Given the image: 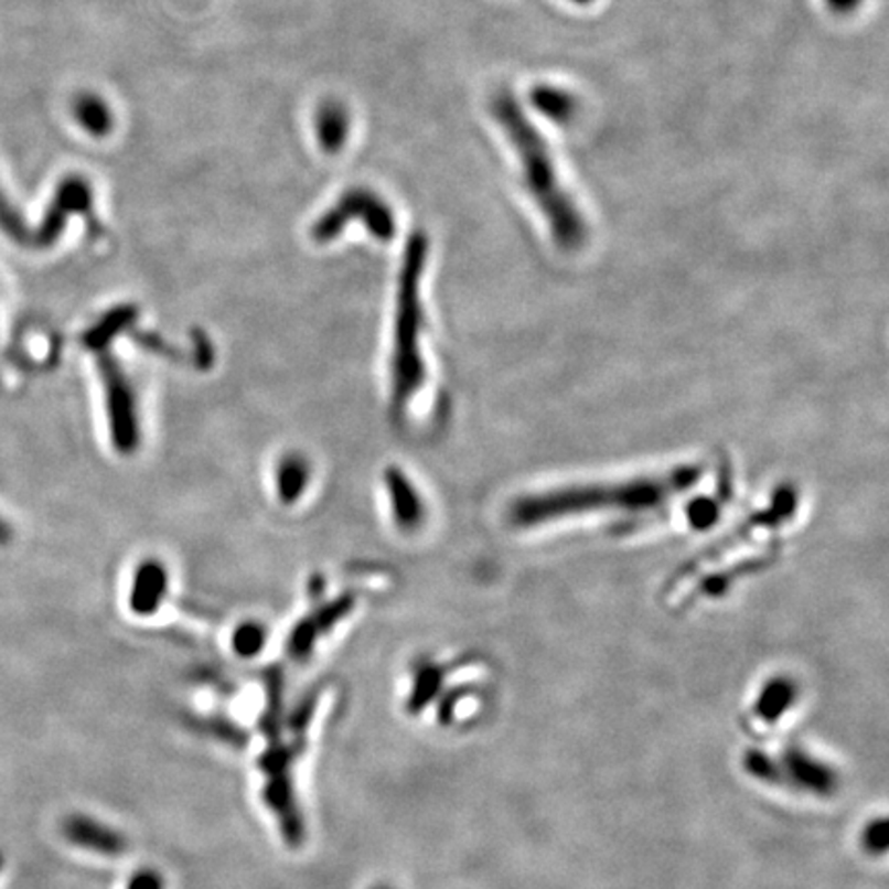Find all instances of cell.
Returning <instances> with one entry per match:
<instances>
[{"mask_svg": "<svg viewBox=\"0 0 889 889\" xmlns=\"http://www.w3.org/2000/svg\"><path fill=\"white\" fill-rule=\"evenodd\" d=\"M703 475L700 465H679L663 474L641 475L618 482L572 484L553 491L534 492L513 501L508 523L515 529L565 522L587 515H651L670 505L679 492L690 491Z\"/></svg>", "mask_w": 889, "mask_h": 889, "instance_id": "1", "label": "cell"}, {"mask_svg": "<svg viewBox=\"0 0 889 889\" xmlns=\"http://www.w3.org/2000/svg\"><path fill=\"white\" fill-rule=\"evenodd\" d=\"M492 114L505 130L506 139L515 144L525 185L546 216L556 246L567 251L579 249L587 237V225L558 180L546 142L537 135L534 124L523 116L522 108L511 95H499L492 101Z\"/></svg>", "mask_w": 889, "mask_h": 889, "instance_id": "2", "label": "cell"}, {"mask_svg": "<svg viewBox=\"0 0 889 889\" xmlns=\"http://www.w3.org/2000/svg\"><path fill=\"white\" fill-rule=\"evenodd\" d=\"M429 244L422 233H415L404 251L396 301V332H394V401L404 406L425 384V363L420 354L422 303L420 278L425 272Z\"/></svg>", "mask_w": 889, "mask_h": 889, "instance_id": "3", "label": "cell"}, {"mask_svg": "<svg viewBox=\"0 0 889 889\" xmlns=\"http://www.w3.org/2000/svg\"><path fill=\"white\" fill-rule=\"evenodd\" d=\"M306 748V737L292 739L291 743L282 739H272L266 751H261V772L266 776L264 801L277 815L278 828L282 832L285 843L291 848H299L306 840V822L299 810V801L292 786V764Z\"/></svg>", "mask_w": 889, "mask_h": 889, "instance_id": "4", "label": "cell"}, {"mask_svg": "<svg viewBox=\"0 0 889 889\" xmlns=\"http://www.w3.org/2000/svg\"><path fill=\"white\" fill-rule=\"evenodd\" d=\"M353 221L365 223L368 233L379 242H389L398 229L396 216L379 194L368 188H351L313 223L311 239L318 244L334 242Z\"/></svg>", "mask_w": 889, "mask_h": 889, "instance_id": "5", "label": "cell"}, {"mask_svg": "<svg viewBox=\"0 0 889 889\" xmlns=\"http://www.w3.org/2000/svg\"><path fill=\"white\" fill-rule=\"evenodd\" d=\"M99 371L106 389V408H108L109 435L114 449L124 456L135 453L140 441L137 399L132 385L124 375L122 367L116 358L104 354L99 358Z\"/></svg>", "mask_w": 889, "mask_h": 889, "instance_id": "6", "label": "cell"}, {"mask_svg": "<svg viewBox=\"0 0 889 889\" xmlns=\"http://www.w3.org/2000/svg\"><path fill=\"white\" fill-rule=\"evenodd\" d=\"M92 213L93 190L89 180L77 173L62 178L42 225L35 231H31V246L40 247V249L54 246L71 216H89Z\"/></svg>", "mask_w": 889, "mask_h": 889, "instance_id": "7", "label": "cell"}, {"mask_svg": "<svg viewBox=\"0 0 889 889\" xmlns=\"http://www.w3.org/2000/svg\"><path fill=\"white\" fill-rule=\"evenodd\" d=\"M784 782L817 797H832L838 791V772L801 748H786L781 758Z\"/></svg>", "mask_w": 889, "mask_h": 889, "instance_id": "8", "label": "cell"}, {"mask_svg": "<svg viewBox=\"0 0 889 889\" xmlns=\"http://www.w3.org/2000/svg\"><path fill=\"white\" fill-rule=\"evenodd\" d=\"M62 836L78 848L106 857H120L128 850V840L124 834L83 813L68 815L62 822Z\"/></svg>", "mask_w": 889, "mask_h": 889, "instance_id": "9", "label": "cell"}, {"mask_svg": "<svg viewBox=\"0 0 889 889\" xmlns=\"http://www.w3.org/2000/svg\"><path fill=\"white\" fill-rule=\"evenodd\" d=\"M353 598H349V596L338 598L330 606H325L322 610L311 613L303 622H299L292 629L289 644H287L292 660L306 661L311 655V651L315 649L318 639L334 629L342 618H346L353 610Z\"/></svg>", "mask_w": 889, "mask_h": 889, "instance_id": "10", "label": "cell"}, {"mask_svg": "<svg viewBox=\"0 0 889 889\" xmlns=\"http://www.w3.org/2000/svg\"><path fill=\"white\" fill-rule=\"evenodd\" d=\"M315 139L325 154H336L351 139V111L336 99H328L315 109Z\"/></svg>", "mask_w": 889, "mask_h": 889, "instance_id": "11", "label": "cell"}, {"mask_svg": "<svg viewBox=\"0 0 889 889\" xmlns=\"http://www.w3.org/2000/svg\"><path fill=\"white\" fill-rule=\"evenodd\" d=\"M385 486L389 494L394 520L398 522L399 527L416 529L425 517V506L416 492L415 484L398 468H389L385 472Z\"/></svg>", "mask_w": 889, "mask_h": 889, "instance_id": "12", "label": "cell"}, {"mask_svg": "<svg viewBox=\"0 0 889 889\" xmlns=\"http://www.w3.org/2000/svg\"><path fill=\"white\" fill-rule=\"evenodd\" d=\"M168 591V570L157 560L140 565L130 591V608L139 615H151L159 610Z\"/></svg>", "mask_w": 889, "mask_h": 889, "instance_id": "13", "label": "cell"}, {"mask_svg": "<svg viewBox=\"0 0 889 889\" xmlns=\"http://www.w3.org/2000/svg\"><path fill=\"white\" fill-rule=\"evenodd\" d=\"M73 118L93 139H106L111 135L116 120L108 101L97 93H78L73 101Z\"/></svg>", "mask_w": 889, "mask_h": 889, "instance_id": "14", "label": "cell"}, {"mask_svg": "<svg viewBox=\"0 0 889 889\" xmlns=\"http://www.w3.org/2000/svg\"><path fill=\"white\" fill-rule=\"evenodd\" d=\"M799 688L795 679L784 677V675H776L772 679H768L767 684L762 686L760 696L753 705L756 717L764 722H779L784 713L795 705L797 700Z\"/></svg>", "mask_w": 889, "mask_h": 889, "instance_id": "15", "label": "cell"}, {"mask_svg": "<svg viewBox=\"0 0 889 889\" xmlns=\"http://www.w3.org/2000/svg\"><path fill=\"white\" fill-rule=\"evenodd\" d=\"M444 675L447 670L439 663L422 661L416 665L415 684L406 703L410 715H420L443 692Z\"/></svg>", "mask_w": 889, "mask_h": 889, "instance_id": "16", "label": "cell"}, {"mask_svg": "<svg viewBox=\"0 0 889 889\" xmlns=\"http://www.w3.org/2000/svg\"><path fill=\"white\" fill-rule=\"evenodd\" d=\"M137 320V309L130 306L116 307L108 311L101 320L93 323L92 328L83 334V342L89 351H106L109 342L120 336L130 323Z\"/></svg>", "mask_w": 889, "mask_h": 889, "instance_id": "17", "label": "cell"}, {"mask_svg": "<svg viewBox=\"0 0 889 889\" xmlns=\"http://www.w3.org/2000/svg\"><path fill=\"white\" fill-rule=\"evenodd\" d=\"M309 482V463L301 456H287L278 463L277 492L285 505H292L301 499Z\"/></svg>", "mask_w": 889, "mask_h": 889, "instance_id": "18", "label": "cell"}, {"mask_svg": "<svg viewBox=\"0 0 889 889\" xmlns=\"http://www.w3.org/2000/svg\"><path fill=\"white\" fill-rule=\"evenodd\" d=\"M266 690H268V698H266V710L261 715L260 729L264 736L268 737L270 741L278 739L280 736V721H282V674L272 670L266 674Z\"/></svg>", "mask_w": 889, "mask_h": 889, "instance_id": "19", "label": "cell"}, {"mask_svg": "<svg viewBox=\"0 0 889 889\" xmlns=\"http://www.w3.org/2000/svg\"><path fill=\"white\" fill-rule=\"evenodd\" d=\"M534 106L537 111H542L546 118H550L554 122H567L572 118L577 104L575 99L563 89H554V87H537L534 92Z\"/></svg>", "mask_w": 889, "mask_h": 889, "instance_id": "20", "label": "cell"}, {"mask_svg": "<svg viewBox=\"0 0 889 889\" xmlns=\"http://www.w3.org/2000/svg\"><path fill=\"white\" fill-rule=\"evenodd\" d=\"M743 770L756 781L767 784H784L781 762H776L767 751L748 750L743 756Z\"/></svg>", "mask_w": 889, "mask_h": 889, "instance_id": "21", "label": "cell"}, {"mask_svg": "<svg viewBox=\"0 0 889 889\" xmlns=\"http://www.w3.org/2000/svg\"><path fill=\"white\" fill-rule=\"evenodd\" d=\"M266 629L258 622H244L233 632V651L239 657H256L266 646Z\"/></svg>", "mask_w": 889, "mask_h": 889, "instance_id": "22", "label": "cell"}, {"mask_svg": "<svg viewBox=\"0 0 889 889\" xmlns=\"http://www.w3.org/2000/svg\"><path fill=\"white\" fill-rule=\"evenodd\" d=\"M0 231H2L7 237H11L13 242L31 246L30 227L25 225L23 216L17 213L15 206L9 202V199L4 196L2 190H0Z\"/></svg>", "mask_w": 889, "mask_h": 889, "instance_id": "23", "label": "cell"}, {"mask_svg": "<svg viewBox=\"0 0 889 889\" xmlns=\"http://www.w3.org/2000/svg\"><path fill=\"white\" fill-rule=\"evenodd\" d=\"M863 846L871 855H883L888 850V820L877 817L863 829Z\"/></svg>", "mask_w": 889, "mask_h": 889, "instance_id": "24", "label": "cell"}, {"mask_svg": "<svg viewBox=\"0 0 889 889\" xmlns=\"http://www.w3.org/2000/svg\"><path fill=\"white\" fill-rule=\"evenodd\" d=\"M717 515H719V506L715 505L713 501H696V503H692L690 511H688L692 527H698V529H706L710 523L717 520Z\"/></svg>", "mask_w": 889, "mask_h": 889, "instance_id": "25", "label": "cell"}, {"mask_svg": "<svg viewBox=\"0 0 889 889\" xmlns=\"http://www.w3.org/2000/svg\"><path fill=\"white\" fill-rule=\"evenodd\" d=\"M313 710H315V696L311 694V696L303 698L301 706L292 713L289 727H291V731L294 736H303V733H306L307 725H309L311 717H313Z\"/></svg>", "mask_w": 889, "mask_h": 889, "instance_id": "26", "label": "cell"}, {"mask_svg": "<svg viewBox=\"0 0 889 889\" xmlns=\"http://www.w3.org/2000/svg\"><path fill=\"white\" fill-rule=\"evenodd\" d=\"M465 690L468 688H453L451 692H444V696L439 703V710H437V717H439L441 725H449V722L453 721L456 708L460 705L461 698L465 696Z\"/></svg>", "mask_w": 889, "mask_h": 889, "instance_id": "27", "label": "cell"}, {"mask_svg": "<svg viewBox=\"0 0 889 889\" xmlns=\"http://www.w3.org/2000/svg\"><path fill=\"white\" fill-rule=\"evenodd\" d=\"M126 889H165V881L153 869H140L128 879Z\"/></svg>", "mask_w": 889, "mask_h": 889, "instance_id": "28", "label": "cell"}, {"mask_svg": "<svg viewBox=\"0 0 889 889\" xmlns=\"http://www.w3.org/2000/svg\"><path fill=\"white\" fill-rule=\"evenodd\" d=\"M828 4L838 13H848V11L859 7L860 0H828Z\"/></svg>", "mask_w": 889, "mask_h": 889, "instance_id": "29", "label": "cell"}, {"mask_svg": "<svg viewBox=\"0 0 889 889\" xmlns=\"http://www.w3.org/2000/svg\"><path fill=\"white\" fill-rule=\"evenodd\" d=\"M13 539V527L4 517H0V546H9Z\"/></svg>", "mask_w": 889, "mask_h": 889, "instance_id": "30", "label": "cell"}, {"mask_svg": "<svg viewBox=\"0 0 889 889\" xmlns=\"http://www.w3.org/2000/svg\"><path fill=\"white\" fill-rule=\"evenodd\" d=\"M373 889H392L389 886H375Z\"/></svg>", "mask_w": 889, "mask_h": 889, "instance_id": "31", "label": "cell"}, {"mask_svg": "<svg viewBox=\"0 0 889 889\" xmlns=\"http://www.w3.org/2000/svg\"><path fill=\"white\" fill-rule=\"evenodd\" d=\"M572 2H589V0H572Z\"/></svg>", "mask_w": 889, "mask_h": 889, "instance_id": "32", "label": "cell"}, {"mask_svg": "<svg viewBox=\"0 0 889 889\" xmlns=\"http://www.w3.org/2000/svg\"><path fill=\"white\" fill-rule=\"evenodd\" d=\"M2 863H4V860H2V855H0V869H2Z\"/></svg>", "mask_w": 889, "mask_h": 889, "instance_id": "33", "label": "cell"}]
</instances>
